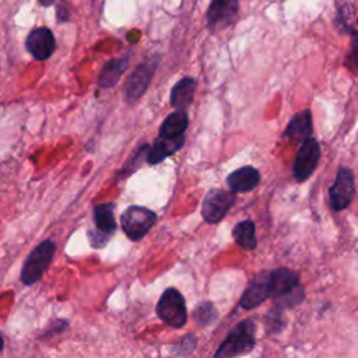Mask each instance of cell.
I'll return each instance as SVG.
<instances>
[{
	"mask_svg": "<svg viewBox=\"0 0 358 358\" xmlns=\"http://www.w3.org/2000/svg\"><path fill=\"white\" fill-rule=\"evenodd\" d=\"M256 344V324L252 319L239 322L217 348L214 358H236L249 354Z\"/></svg>",
	"mask_w": 358,
	"mask_h": 358,
	"instance_id": "cell-1",
	"label": "cell"
},
{
	"mask_svg": "<svg viewBox=\"0 0 358 358\" xmlns=\"http://www.w3.org/2000/svg\"><path fill=\"white\" fill-rule=\"evenodd\" d=\"M55 248V242L52 239H46L32 249L21 268V281L25 285H32L42 278L53 259Z\"/></svg>",
	"mask_w": 358,
	"mask_h": 358,
	"instance_id": "cell-2",
	"label": "cell"
},
{
	"mask_svg": "<svg viewBox=\"0 0 358 358\" xmlns=\"http://www.w3.org/2000/svg\"><path fill=\"white\" fill-rule=\"evenodd\" d=\"M158 317L173 329H182L187 322V309L183 295L173 287L166 288L157 303Z\"/></svg>",
	"mask_w": 358,
	"mask_h": 358,
	"instance_id": "cell-3",
	"label": "cell"
},
{
	"mask_svg": "<svg viewBox=\"0 0 358 358\" xmlns=\"http://www.w3.org/2000/svg\"><path fill=\"white\" fill-rule=\"evenodd\" d=\"M157 220L158 217L155 211L143 206H130L123 211L120 224L126 236L130 241L137 242L152 228Z\"/></svg>",
	"mask_w": 358,
	"mask_h": 358,
	"instance_id": "cell-4",
	"label": "cell"
},
{
	"mask_svg": "<svg viewBox=\"0 0 358 358\" xmlns=\"http://www.w3.org/2000/svg\"><path fill=\"white\" fill-rule=\"evenodd\" d=\"M235 200L236 196L234 192H228L224 189L208 190L201 204L203 218L210 224L220 222L227 215L229 208L234 206Z\"/></svg>",
	"mask_w": 358,
	"mask_h": 358,
	"instance_id": "cell-5",
	"label": "cell"
},
{
	"mask_svg": "<svg viewBox=\"0 0 358 358\" xmlns=\"http://www.w3.org/2000/svg\"><path fill=\"white\" fill-rule=\"evenodd\" d=\"M319 158H320L319 143L312 137L302 141L292 165V175L295 180L305 182L308 178H310V175L317 166Z\"/></svg>",
	"mask_w": 358,
	"mask_h": 358,
	"instance_id": "cell-6",
	"label": "cell"
},
{
	"mask_svg": "<svg viewBox=\"0 0 358 358\" xmlns=\"http://www.w3.org/2000/svg\"><path fill=\"white\" fill-rule=\"evenodd\" d=\"M355 194V180L354 173L350 168L341 166L336 175L333 185L329 189L330 204L333 210L341 211L347 208Z\"/></svg>",
	"mask_w": 358,
	"mask_h": 358,
	"instance_id": "cell-7",
	"label": "cell"
},
{
	"mask_svg": "<svg viewBox=\"0 0 358 358\" xmlns=\"http://www.w3.org/2000/svg\"><path fill=\"white\" fill-rule=\"evenodd\" d=\"M157 64L158 62L155 57L147 59L145 62L138 64L136 70L130 74L129 80L124 84V91H123V96L129 103L136 102L145 92L157 70Z\"/></svg>",
	"mask_w": 358,
	"mask_h": 358,
	"instance_id": "cell-8",
	"label": "cell"
},
{
	"mask_svg": "<svg viewBox=\"0 0 358 358\" xmlns=\"http://www.w3.org/2000/svg\"><path fill=\"white\" fill-rule=\"evenodd\" d=\"M239 11V0H211L207 8V28L218 32L229 27Z\"/></svg>",
	"mask_w": 358,
	"mask_h": 358,
	"instance_id": "cell-9",
	"label": "cell"
},
{
	"mask_svg": "<svg viewBox=\"0 0 358 358\" xmlns=\"http://www.w3.org/2000/svg\"><path fill=\"white\" fill-rule=\"evenodd\" d=\"M27 50L36 60H45L52 56L56 49V42L52 31L46 27H39L32 29L25 41Z\"/></svg>",
	"mask_w": 358,
	"mask_h": 358,
	"instance_id": "cell-10",
	"label": "cell"
},
{
	"mask_svg": "<svg viewBox=\"0 0 358 358\" xmlns=\"http://www.w3.org/2000/svg\"><path fill=\"white\" fill-rule=\"evenodd\" d=\"M268 274H270V271H262L246 287V289L243 291L241 301H239V305L243 309H246V310L255 309L259 305H262L267 298H271Z\"/></svg>",
	"mask_w": 358,
	"mask_h": 358,
	"instance_id": "cell-11",
	"label": "cell"
},
{
	"mask_svg": "<svg viewBox=\"0 0 358 358\" xmlns=\"http://www.w3.org/2000/svg\"><path fill=\"white\" fill-rule=\"evenodd\" d=\"M268 284H270L271 298L274 299L299 287V275L288 267H280L270 271Z\"/></svg>",
	"mask_w": 358,
	"mask_h": 358,
	"instance_id": "cell-12",
	"label": "cell"
},
{
	"mask_svg": "<svg viewBox=\"0 0 358 358\" xmlns=\"http://www.w3.org/2000/svg\"><path fill=\"white\" fill-rule=\"evenodd\" d=\"M260 183V172L250 165L242 166L231 172L227 178V185L234 193L252 192Z\"/></svg>",
	"mask_w": 358,
	"mask_h": 358,
	"instance_id": "cell-13",
	"label": "cell"
},
{
	"mask_svg": "<svg viewBox=\"0 0 358 358\" xmlns=\"http://www.w3.org/2000/svg\"><path fill=\"white\" fill-rule=\"evenodd\" d=\"M185 144V137L162 138L158 137L152 145L147 148V162L154 165L164 161L166 157L179 151Z\"/></svg>",
	"mask_w": 358,
	"mask_h": 358,
	"instance_id": "cell-14",
	"label": "cell"
},
{
	"mask_svg": "<svg viewBox=\"0 0 358 358\" xmlns=\"http://www.w3.org/2000/svg\"><path fill=\"white\" fill-rule=\"evenodd\" d=\"M194 90H196V80L192 77H183L171 90V94H169L171 105L176 110L186 112L187 106L193 101Z\"/></svg>",
	"mask_w": 358,
	"mask_h": 358,
	"instance_id": "cell-15",
	"label": "cell"
},
{
	"mask_svg": "<svg viewBox=\"0 0 358 358\" xmlns=\"http://www.w3.org/2000/svg\"><path fill=\"white\" fill-rule=\"evenodd\" d=\"M312 134V115L310 110L305 109L296 113L284 130V137L292 141H305Z\"/></svg>",
	"mask_w": 358,
	"mask_h": 358,
	"instance_id": "cell-16",
	"label": "cell"
},
{
	"mask_svg": "<svg viewBox=\"0 0 358 358\" xmlns=\"http://www.w3.org/2000/svg\"><path fill=\"white\" fill-rule=\"evenodd\" d=\"M187 126H189L187 113L183 110H175L164 119V122L159 127L158 137H162V138L185 137L183 134H185Z\"/></svg>",
	"mask_w": 358,
	"mask_h": 358,
	"instance_id": "cell-17",
	"label": "cell"
},
{
	"mask_svg": "<svg viewBox=\"0 0 358 358\" xmlns=\"http://www.w3.org/2000/svg\"><path fill=\"white\" fill-rule=\"evenodd\" d=\"M127 64H129V59L126 56L116 57V59H112L108 63H105V66L102 67V71L99 74V80H98L99 87H102V88L115 87L117 84V81L120 80L122 74L124 73Z\"/></svg>",
	"mask_w": 358,
	"mask_h": 358,
	"instance_id": "cell-18",
	"label": "cell"
},
{
	"mask_svg": "<svg viewBox=\"0 0 358 358\" xmlns=\"http://www.w3.org/2000/svg\"><path fill=\"white\" fill-rule=\"evenodd\" d=\"M113 203H103L98 204L94 207L92 215H94V222L95 228L102 231L106 235H112L116 229V221H115V214H113Z\"/></svg>",
	"mask_w": 358,
	"mask_h": 358,
	"instance_id": "cell-19",
	"label": "cell"
},
{
	"mask_svg": "<svg viewBox=\"0 0 358 358\" xmlns=\"http://www.w3.org/2000/svg\"><path fill=\"white\" fill-rule=\"evenodd\" d=\"M232 235L241 248H243L246 250L256 249L257 239H256V229H255L253 221L243 220V221L238 222L232 229Z\"/></svg>",
	"mask_w": 358,
	"mask_h": 358,
	"instance_id": "cell-20",
	"label": "cell"
},
{
	"mask_svg": "<svg viewBox=\"0 0 358 358\" xmlns=\"http://www.w3.org/2000/svg\"><path fill=\"white\" fill-rule=\"evenodd\" d=\"M218 313H217V309L214 306V303L208 302V301H204V302H200L196 305L194 310H193V317L194 320L201 324V326H208L211 324L215 319H217Z\"/></svg>",
	"mask_w": 358,
	"mask_h": 358,
	"instance_id": "cell-21",
	"label": "cell"
},
{
	"mask_svg": "<svg viewBox=\"0 0 358 358\" xmlns=\"http://www.w3.org/2000/svg\"><path fill=\"white\" fill-rule=\"evenodd\" d=\"M264 326L267 333H277L282 327V317H281V309L274 306L271 310L267 312L264 319Z\"/></svg>",
	"mask_w": 358,
	"mask_h": 358,
	"instance_id": "cell-22",
	"label": "cell"
},
{
	"mask_svg": "<svg viewBox=\"0 0 358 358\" xmlns=\"http://www.w3.org/2000/svg\"><path fill=\"white\" fill-rule=\"evenodd\" d=\"M196 341L197 340L193 334H186L182 338H179L178 343L173 344L172 352H175L176 355H186L193 351V348L196 347Z\"/></svg>",
	"mask_w": 358,
	"mask_h": 358,
	"instance_id": "cell-23",
	"label": "cell"
},
{
	"mask_svg": "<svg viewBox=\"0 0 358 358\" xmlns=\"http://www.w3.org/2000/svg\"><path fill=\"white\" fill-rule=\"evenodd\" d=\"M88 238H90L91 246H94V248H102V246L106 245V242H108V239H109V235H106V234H103L102 231H99V229L95 228V229H90Z\"/></svg>",
	"mask_w": 358,
	"mask_h": 358,
	"instance_id": "cell-24",
	"label": "cell"
},
{
	"mask_svg": "<svg viewBox=\"0 0 358 358\" xmlns=\"http://www.w3.org/2000/svg\"><path fill=\"white\" fill-rule=\"evenodd\" d=\"M345 64L352 70L358 69V35L354 38L352 46H351V52L348 53V57L345 60Z\"/></svg>",
	"mask_w": 358,
	"mask_h": 358,
	"instance_id": "cell-25",
	"label": "cell"
},
{
	"mask_svg": "<svg viewBox=\"0 0 358 358\" xmlns=\"http://www.w3.org/2000/svg\"><path fill=\"white\" fill-rule=\"evenodd\" d=\"M38 1H39L42 6H46V7H48V6H52V4L55 3V0H38Z\"/></svg>",
	"mask_w": 358,
	"mask_h": 358,
	"instance_id": "cell-26",
	"label": "cell"
}]
</instances>
